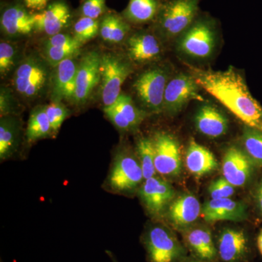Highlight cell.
Instances as JSON below:
<instances>
[{"mask_svg":"<svg viewBox=\"0 0 262 262\" xmlns=\"http://www.w3.org/2000/svg\"><path fill=\"white\" fill-rule=\"evenodd\" d=\"M79 61L75 57L68 58L54 67L52 72L51 89L52 101L61 102L73 100L76 89Z\"/></svg>","mask_w":262,"mask_h":262,"instance_id":"16","label":"cell"},{"mask_svg":"<svg viewBox=\"0 0 262 262\" xmlns=\"http://www.w3.org/2000/svg\"><path fill=\"white\" fill-rule=\"evenodd\" d=\"M162 0H129L122 17L128 23L141 25L155 21Z\"/></svg>","mask_w":262,"mask_h":262,"instance_id":"26","label":"cell"},{"mask_svg":"<svg viewBox=\"0 0 262 262\" xmlns=\"http://www.w3.org/2000/svg\"><path fill=\"white\" fill-rule=\"evenodd\" d=\"M130 31L128 22L116 13H106L100 21L99 34L106 42L120 44L129 37Z\"/></svg>","mask_w":262,"mask_h":262,"instance_id":"27","label":"cell"},{"mask_svg":"<svg viewBox=\"0 0 262 262\" xmlns=\"http://www.w3.org/2000/svg\"><path fill=\"white\" fill-rule=\"evenodd\" d=\"M201 89L192 74L180 72L170 77L164 95V113L175 115L193 100L203 101Z\"/></svg>","mask_w":262,"mask_h":262,"instance_id":"9","label":"cell"},{"mask_svg":"<svg viewBox=\"0 0 262 262\" xmlns=\"http://www.w3.org/2000/svg\"><path fill=\"white\" fill-rule=\"evenodd\" d=\"M82 45L70 34L59 33L48 38L45 42L46 47L77 48H81Z\"/></svg>","mask_w":262,"mask_h":262,"instance_id":"38","label":"cell"},{"mask_svg":"<svg viewBox=\"0 0 262 262\" xmlns=\"http://www.w3.org/2000/svg\"><path fill=\"white\" fill-rule=\"evenodd\" d=\"M171 77L167 66H155L139 75L134 83L136 96L149 113L163 112L164 95Z\"/></svg>","mask_w":262,"mask_h":262,"instance_id":"7","label":"cell"},{"mask_svg":"<svg viewBox=\"0 0 262 262\" xmlns=\"http://www.w3.org/2000/svg\"><path fill=\"white\" fill-rule=\"evenodd\" d=\"M136 155L140 162L144 180L157 176L155 165V149L152 139L143 136L136 143Z\"/></svg>","mask_w":262,"mask_h":262,"instance_id":"29","label":"cell"},{"mask_svg":"<svg viewBox=\"0 0 262 262\" xmlns=\"http://www.w3.org/2000/svg\"><path fill=\"white\" fill-rule=\"evenodd\" d=\"M49 63L37 54L24 57L13 72V91L27 101L39 99L51 87L52 72Z\"/></svg>","mask_w":262,"mask_h":262,"instance_id":"2","label":"cell"},{"mask_svg":"<svg viewBox=\"0 0 262 262\" xmlns=\"http://www.w3.org/2000/svg\"><path fill=\"white\" fill-rule=\"evenodd\" d=\"M21 140V122L18 116L0 119V160L10 159L18 151Z\"/></svg>","mask_w":262,"mask_h":262,"instance_id":"25","label":"cell"},{"mask_svg":"<svg viewBox=\"0 0 262 262\" xmlns=\"http://www.w3.org/2000/svg\"><path fill=\"white\" fill-rule=\"evenodd\" d=\"M182 262H203L200 261V260L196 259V258L190 256V257H187Z\"/></svg>","mask_w":262,"mask_h":262,"instance_id":"43","label":"cell"},{"mask_svg":"<svg viewBox=\"0 0 262 262\" xmlns=\"http://www.w3.org/2000/svg\"><path fill=\"white\" fill-rule=\"evenodd\" d=\"M128 57L108 53L101 55V98L104 107L113 105L120 96L122 84L133 72Z\"/></svg>","mask_w":262,"mask_h":262,"instance_id":"8","label":"cell"},{"mask_svg":"<svg viewBox=\"0 0 262 262\" xmlns=\"http://www.w3.org/2000/svg\"><path fill=\"white\" fill-rule=\"evenodd\" d=\"M106 10V0H84L81 5L82 16L98 19Z\"/></svg>","mask_w":262,"mask_h":262,"instance_id":"37","label":"cell"},{"mask_svg":"<svg viewBox=\"0 0 262 262\" xmlns=\"http://www.w3.org/2000/svg\"><path fill=\"white\" fill-rule=\"evenodd\" d=\"M144 181L137 155L125 146L119 147L106 180L108 189L117 194H130L139 189Z\"/></svg>","mask_w":262,"mask_h":262,"instance_id":"6","label":"cell"},{"mask_svg":"<svg viewBox=\"0 0 262 262\" xmlns=\"http://www.w3.org/2000/svg\"><path fill=\"white\" fill-rule=\"evenodd\" d=\"M110 122L124 132L137 129L146 117L145 111L140 110L130 96L121 94L111 106L103 108Z\"/></svg>","mask_w":262,"mask_h":262,"instance_id":"14","label":"cell"},{"mask_svg":"<svg viewBox=\"0 0 262 262\" xmlns=\"http://www.w3.org/2000/svg\"><path fill=\"white\" fill-rule=\"evenodd\" d=\"M54 135L46 111V106H37L32 110L29 116L26 130L27 140L29 143L35 142Z\"/></svg>","mask_w":262,"mask_h":262,"instance_id":"28","label":"cell"},{"mask_svg":"<svg viewBox=\"0 0 262 262\" xmlns=\"http://www.w3.org/2000/svg\"><path fill=\"white\" fill-rule=\"evenodd\" d=\"M253 169V162L245 151L235 146L227 149L222 160V174L234 187L246 185L251 178Z\"/></svg>","mask_w":262,"mask_h":262,"instance_id":"15","label":"cell"},{"mask_svg":"<svg viewBox=\"0 0 262 262\" xmlns=\"http://www.w3.org/2000/svg\"><path fill=\"white\" fill-rule=\"evenodd\" d=\"M46 111L51 122L53 134L56 135L62 124L70 115V110L61 102L52 101L50 104L46 106Z\"/></svg>","mask_w":262,"mask_h":262,"instance_id":"35","label":"cell"},{"mask_svg":"<svg viewBox=\"0 0 262 262\" xmlns=\"http://www.w3.org/2000/svg\"><path fill=\"white\" fill-rule=\"evenodd\" d=\"M184 246L192 257L203 262H218L215 237L206 227H190L183 232Z\"/></svg>","mask_w":262,"mask_h":262,"instance_id":"19","label":"cell"},{"mask_svg":"<svg viewBox=\"0 0 262 262\" xmlns=\"http://www.w3.org/2000/svg\"><path fill=\"white\" fill-rule=\"evenodd\" d=\"M127 57L131 61L149 63L159 59L163 54V45L156 34L136 32L127 39Z\"/></svg>","mask_w":262,"mask_h":262,"instance_id":"17","label":"cell"},{"mask_svg":"<svg viewBox=\"0 0 262 262\" xmlns=\"http://www.w3.org/2000/svg\"><path fill=\"white\" fill-rule=\"evenodd\" d=\"M256 200L258 209L262 213V181L258 185L257 190H256Z\"/></svg>","mask_w":262,"mask_h":262,"instance_id":"40","label":"cell"},{"mask_svg":"<svg viewBox=\"0 0 262 262\" xmlns=\"http://www.w3.org/2000/svg\"><path fill=\"white\" fill-rule=\"evenodd\" d=\"M138 192L146 211L155 219L166 215L170 203L176 198L171 184L158 176L144 180Z\"/></svg>","mask_w":262,"mask_h":262,"instance_id":"12","label":"cell"},{"mask_svg":"<svg viewBox=\"0 0 262 262\" xmlns=\"http://www.w3.org/2000/svg\"><path fill=\"white\" fill-rule=\"evenodd\" d=\"M21 113V107L15 97L13 91L6 86L0 89V117L18 116Z\"/></svg>","mask_w":262,"mask_h":262,"instance_id":"33","label":"cell"},{"mask_svg":"<svg viewBox=\"0 0 262 262\" xmlns=\"http://www.w3.org/2000/svg\"><path fill=\"white\" fill-rule=\"evenodd\" d=\"M201 212V203L198 198L192 194L185 193L174 198L166 215L173 228L183 232L192 227Z\"/></svg>","mask_w":262,"mask_h":262,"instance_id":"18","label":"cell"},{"mask_svg":"<svg viewBox=\"0 0 262 262\" xmlns=\"http://www.w3.org/2000/svg\"><path fill=\"white\" fill-rule=\"evenodd\" d=\"M208 193L211 199L230 198L234 194V187L227 179L221 177L215 179L210 184Z\"/></svg>","mask_w":262,"mask_h":262,"instance_id":"36","label":"cell"},{"mask_svg":"<svg viewBox=\"0 0 262 262\" xmlns=\"http://www.w3.org/2000/svg\"><path fill=\"white\" fill-rule=\"evenodd\" d=\"M242 141L245 152L252 160L253 163L262 166V131L246 125Z\"/></svg>","mask_w":262,"mask_h":262,"instance_id":"31","label":"cell"},{"mask_svg":"<svg viewBox=\"0 0 262 262\" xmlns=\"http://www.w3.org/2000/svg\"><path fill=\"white\" fill-rule=\"evenodd\" d=\"M20 51L17 45L8 41L0 43V75L2 78L8 77L14 72L21 61Z\"/></svg>","mask_w":262,"mask_h":262,"instance_id":"30","label":"cell"},{"mask_svg":"<svg viewBox=\"0 0 262 262\" xmlns=\"http://www.w3.org/2000/svg\"><path fill=\"white\" fill-rule=\"evenodd\" d=\"M201 0H162L155 20L157 35L164 40L177 39L198 18Z\"/></svg>","mask_w":262,"mask_h":262,"instance_id":"3","label":"cell"},{"mask_svg":"<svg viewBox=\"0 0 262 262\" xmlns=\"http://www.w3.org/2000/svg\"><path fill=\"white\" fill-rule=\"evenodd\" d=\"M51 0H24V4L29 9L42 11L47 8Z\"/></svg>","mask_w":262,"mask_h":262,"instance_id":"39","label":"cell"},{"mask_svg":"<svg viewBox=\"0 0 262 262\" xmlns=\"http://www.w3.org/2000/svg\"><path fill=\"white\" fill-rule=\"evenodd\" d=\"M101 55L96 51L88 52L79 61L75 92L72 100L75 104L87 103L101 82Z\"/></svg>","mask_w":262,"mask_h":262,"instance_id":"13","label":"cell"},{"mask_svg":"<svg viewBox=\"0 0 262 262\" xmlns=\"http://www.w3.org/2000/svg\"><path fill=\"white\" fill-rule=\"evenodd\" d=\"M259 130L262 131V124H261V127H260Z\"/></svg>","mask_w":262,"mask_h":262,"instance_id":"44","label":"cell"},{"mask_svg":"<svg viewBox=\"0 0 262 262\" xmlns=\"http://www.w3.org/2000/svg\"><path fill=\"white\" fill-rule=\"evenodd\" d=\"M1 262H3V261H1Z\"/></svg>","mask_w":262,"mask_h":262,"instance_id":"45","label":"cell"},{"mask_svg":"<svg viewBox=\"0 0 262 262\" xmlns=\"http://www.w3.org/2000/svg\"><path fill=\"white\" fill-rule=\"evenodd\" d=\"M151 139L157 173L169 177L179 175L182 169V157L177 138L166 131H158Z\"/></svg>","mask_w":262,"mask_h":262,"instance_id":"11","label":"cell"},{"mask_svg":"<svg viewBox=\"0 0 262 262\" xmlns=\"http://www.w3.org/2000/svg\"><path fill=\"white\" fill-rule=\"evenodd\" d=\"M188 171L196 177L211 173L218 168V162L214 155L204 146L191 139L185 158Z\"/></svg>","mask_w":262,"mask_h":262,"instance_id":"24","label":"cell"},{"mask_svg":"<svg viewBox=\"0 0 262 262\" xmlns=\"http://www.w3.org/2000/svg\"><path fill=\"white\" fill-rule=\"evenodd\" d=\"M100 32V21L98 19L81 17L74 26V37L81 44L89 42L96 37Z\"/></svg>","mask_w":262,"mask_h":262,"instance_id":"32","label":"cell"},{"mask_svg":"<svg viewBox=\"0 0 262 262\" xmlns=\"http://www.w3.org/2000/svg\"><path fill=\"white\" fill-rule=\"evenodd\" d=\"M35 30L48 37L61 33L70 21L71 13L68 5L63 1L48 5L46 9L34 14Z\"/></svg>","mask_w":262,"mask_h":262,"instance_id":"21","label":"cell"},{"mask_svg":"<svg viewBox=\"0 0 262 262\" xmlns=\"http://www.w3.org/2000/svg\"><path fill=\"white\" fill-rule=\"evenodd\" d=\"M215 242L218 262H251L252 244L244 229H222L215 237Z\"/></svg>","mask_w":262,"mask_h":262,"instance_id":"10","label":"cell"},{"mask_svg":"<svg viewBox=\"0 0 262 262\" xmlns=\"http://www.w3.org/2000/svg\"><path fill=\"white\" fill-rule=\"evenodd\" d=\"M198 132L211 139H217L227 134L229 128L227 117L216 106L205 103L198 108L194 116Z\"/></svg>","mask_w":262,"mask_h":262,"instance_id":"23","label":"cell"},{"mask_svg":"<svg viewBox=\"0 0 262 262\" xmlns=\"http://www.w3.org/2000/svg\"><path fill=\"white\" fill-rule=\"evenodd\" d=\"M217 35L215 19L200 13L192 25L177 39L176 48L181 55L191 59H208L216 48Z\"/></svg>","mask_w":262,"mask_h":262,"instance_id":"4","label":"cell"},{"mask_svg":"<svg viewBox=\"0 0 262 262\" xmlns=\"http://www.w3.org/2000/svg\"><path fill=\"white\" fill-rule=\"evenodd\" d=\"M2 32L9 38L26 37L35 30L34 14H31L21 5L8 7L0 19Z\"/></svg>","mask_w":262,"mask_h":262,"instance_id":"22","label":"cell"},{"mask_svg":"<svg viewBox=\"0 0 262 262\" xmlns=\"http://www.w3.org/2000/svg\"><path fill=\"white\" fill-rule=\"evenodd\" d=\"M148 262H182L187 249L177 235L163 225H149L141 238Z\"/></svg>","mask_w":262,"mask_h":262,"instance_id":"5","label":"cell"},{"mask_svg":"<svg viewBox=\"0 0 262 262\" xmlns=\"http://www.w3.org/2000/svg\"><path fill=\"white\" fill-rule=\"evenodd\" d=\"M80 48L46 47L44 46V58L52 67H56L61 62L73 58L80 53Z\"/></svg>","mask_w":262,"mask_h":262,"instance_id":"34","label":"cell"},{"mask_svg":"<svg viewBox=\"0 0 262 262\" xmlns=\"http://www.w3.org/2000/svg\"><path fill=\"white\" fill-rule=\"evenodd\" d=\"M106 254L108 256V258H110L112 262H119L118 260L115 255L114 254V253L112 252V251H108V250H106Z\"/></svg>","mask_w":262,"mask_h":262,"instance_id":"42","label":"cell"},{"mask_svg":"<svg viewBox=\"0 0 262 262\" xmlns=\"http://www.w3.org/2000/svg\"><path fill=\"white\" fill-rule=\"evenodd\" d=\"M201 215L209 223L220 221L241 222L246 220L247 210L244 203L231 198L211 199L202 207Z\"/></svg>","mask_w":262,"mask_h":262,"instance_id":"20","label":"cell"},{"mask_svg":"<svg viewBox=\"0 0 262 262\" xmlns=\"http://www.w3.org/2000/svg\"><path fill=\"white\" fill-rule=\"evenodd\" d=\"M256 245H257L258 251L262 256V229L258 234L257 239H256Z\"/></svg>","mask_w":262,"mask_h":262,"instance_id":"41","label":"cell"},{"mask_svg":"<svg viewBox=\"0 0 262 262\" xmlns=\"http://www.w3.org/2000/svg\"><path fill=\"white\" fill-rule=\"evenodd\" d=\"M190 74L202 89L220 101L248 126L259 130L262 107L253 97L242 75L229 67L226 71L191 68Z\"/></svg>","mask_w":262,"mask_h":262,"instance_id":"1","label":"cell"}]
</instances>
